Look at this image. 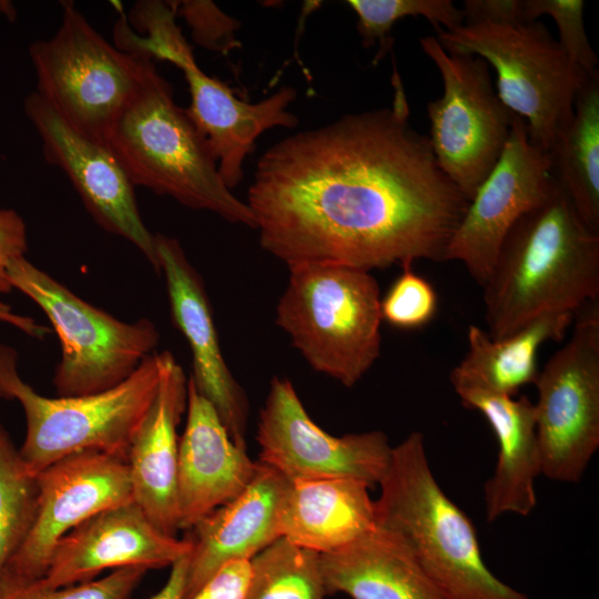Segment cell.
I'll use <instances>...</instances> for the list:
<instances>
[{
  "label": "cell",
  "instance_id": "277c9868",
  "mask_svg": "<svg viewBox=\"0 0 599 599\" xmlns=\"http://www.w3.org/2000/svg\"><path fill=\"white\" fill-rule=\"evenodd\" d=\"M134 186L255 229L246 202L221 179L207 144L153 59L105 142Z\"/></svg>",
  "mask_w": 599,
  "mask_h": 599
},
{
  "label": "cell",
  "instance_id": "4fadbf2b",
  "mask_svg": "<svg viewBox=\"0 0 599 599\" xmlns=\"http://www.w3.org/2000/svg\"><path fill=\"white\" fill-rule=\"evenodd\" d=\"M258 461L288 481L355 478L370 488L385 475L393 446L382 430L333 436L307 414L292 382L274 376L260 412Z\"/></svg>",
  "mask_w": 599,
  "mask_h": 599
},
{
  "label": "cell",
  "instance_id": "5b68a950",
  "mask_svg": "<svg viewBox=\"0 0 599 599\" xmlns=\"http://www.w3.org/2000/svg\"><path fill=\"white\" fill-rule=\"evenodd\" d=\"M132 16L145 35L134 33L128 20L121 18L114 27L115 45L167 61L183 72L191 97L185 111L205 140L224 184L234 189L243 180L244 161L257 138L276 126L298 124V118L287 110L297 97L296 90L282 87L256 103L242 101L226 83L197 65L192 47L175 22L170 1L139 2Z\"/></svg>",
  "mask_w": 599,
  "mask_h": 599
},
{
  "label": "cell",
  "instance_id": "8d00e7d4",
  "mask_svg": "<svg viewBox=\"0 0 599 599\" xmlns=\"http://www.w3.org/2000/svg\"><path fill=\"white\" fill-rule=\"evenodd\" d=\"M187 564L189 555L176 560L166 582L151 599H184Z\"/></svg>",
  "mask_w": 599,
  "mask_h": 599
},
{
  "label": "cell",
  "instance_id": "e0dca14e",
  "mask_svg": "<svg viewBox=\"0 0 599 599\" xmlns=\"http://www.w3.org/2000/svg\"><path fill=\"white\" fill-rule=\"evenodd\" d=\"M154 237L172 319L191 351L189 379L214 407L234 444L246 449L247 397L226 365L203 280L175 237L160 233Z\"/></svg>",
  "mask_w": 599,
  "mask_h": 599
},
{
  "label": "cell",
  "instance_id": "4dcf8cb0",
  "mask_svg": "<svg viewBox=\"0 0 599 599\" xmlns=\"http://www.w3.org/2000/svg\"><path fill=\"white\" fill-rule=\"evenodd\" d=\"M437 301L430 283L413 272L412 266H405L380 298L382 318L397 328H418L434 318Z\"/></svg>",
  "mask_w": 599,
  "mask_h": 599
},
{
  "label": "cell",
  "instance_id": "7402d4cb",
  "mask_svg": "<svg viewBox=\"0 0 599 599\" xmlns=\"http://www.w3.org/2000/svg\"><path fill=\"white\" fill-rule=\"evenodd\" d=\"M453 387L464 406L483 414L498 443L495 471L484 485L486 520L530 515L537 505L535 480L541 474L534 403L475 385Z\"/></svg>",
  "mask_w": 599,
  "mask_h": 599
},
{
  "label": "cell",
  "instance_id": "2e32d148",
  "mask_svg": "<svg viewBox=\"0 0 599 599\" xmlns=\"http://www.w3.org/2000/svg\"><path fill=\"white\" fill-rule=\"evenodd\" d=\"M23 110L44 159L64 172L92 219L132 243L160 273L155 237L142 221L135 186L108 145L69 125L35 91L24 99Z\"/></svg>",
  "mask_w": 599,
  "mask_h": 599
},
{
  "label": "cell",
  "instance_id": "3957f363",
  "mask_svg": "<svg viewBox=\"0 0 599 599\" xmlns=\"http://www.w3.org/2000/svg\"><path fill=\"white\" fill-rule=\"evenodd\" d=\"M378 485L376 525L403 540L443 599H530L484 562L471 520L433 475L422 433L393 446Z\"/></svg>",
  "mask_w": 599,
  "mask_h": 599
},
{
  "label": "cell",
  "instance_id": "6da1fadb",
  "mask_svg": "<svg viewBox=\"0 0 599 599\" xmlns=\"http://www.w3.org/2000/svg\"><path fill=\"white\" fill-rule=\"evenodd\" d=\"M393 84L390 106L294 133L258 159L246 204L261 247L287 267L446 262L468 201L412 126L395 67Z\"/></svg>",
  "mask_w": 599,
  "mask_h": 599
},
{
  "label": "cell",
  "instance_id": "8fae6325",
  "mask_svg": "<svg viewBox=\"0 0 599 599\" xmlns=\"http://www.w3.org/2000/svg\"><path fill=\"white\" fill-rule=\"evenodd\" d=\"M435 63L443 94L428 102V136L443 172L469 202L498 162L516 114L495 90L487 62L444 49L436 37L419 39Z\"/></svg>",
  "mask_w": 599,
  "mask_h": 599
},
{
  "label": "cell",
  "instance_id": "ffe728a7",
  "mask_svg": "<svg viewBox=\"0 0 599 599\" xmlns=\"http://www.w3.org/2000/svg\"><path fill=\"white\" fill-rule=\"evenodd\" d=\"M186 422L179 440L176 505L180 529L242 494L257 460L231 439L214 407L187 380Z\"/></svg>",
  "mask_w": 599,
  "mask_h": 599
},
{
  "label": "cell",
  "instance_id": "484cf974",
  "mask_svg": "<svg viewBox=\"0 0 599 599\" xmlns=\"http://www.w3.org/2000/svg\"><path fill=\"white\" fill-rule=\"evenodd\" d=\"M552 173L581 220L599 232V72L575 99L570 119L548 151Z\"/></svg>",
  "mask_w": 599,
  "mask_h": 599
},
{
  "label": "cell",
  "instance_id": "d4e9b609",
  "mask_svg": "<svg viewBox=\"0 0 599 599\" xmlns=\"http://www.w3.org/2000/svg\"><path fill=\"white\" fill-rule=\"evenodd\" d=\"M573 315H546L500 339H491L481 327L469 325L468 349L450 372L451 385H475L514 396L524 385L535 383L539 348L548 341L561 339Z\"/></svg>",
  "mask_w": 599,
  "mask_h": 599
},
{
  "label": "cell",
  "instance_id": "ba28073f",
  "mask_svg": "<svg viewBox=\"0 0 599 599\" xmlns=\"http://www.w3.org/2000/svg\"><path fill=\"white\" fill-rule=\"evenodd\" d=\"M53 35L32 42L37 93L73 129L105 143L152 57L111 44L72 1Z\"/></svg>",
  "mask_w": 599,
  "mask_h": 599
},
{
  "label": "cell",
  "instance_id": "cb8c5ba5",
  "mask_svg": "<svg viewBox=\"0 0 599 599\" xmlns=\"http://www.w3.org/2000/svg\"><path fill=\"white\" fill-rule=\"evenodd\" d=\"M370 487L355 478L290 481L281 537L317 554L336 550L376 527Z\"/></svg>",
  "mask_w": 599,
  "mask_h": 599
},
{
  "label": "cell",
  "instance_id": "d6986e66",
  "mask_svg": "<svg viewBox=\"0 0 599 599\" xmlns=\"http://www.w3.org/2000/svg\"><path fill=\"white\" fill-rule=\"evenodd\" d=\"M257 463L242 494L191 528L184 599H191L229 561L251 560L281 538L280 516L290 481Z\"/></svg>",
  "mask_w": 599,
  "mask_h": 599
},
{
  "label": "cell",
  "instance_id": "5bb4252c",
  "mask_svg": "<svg viewBox=\"0 0 599 599\" xmlns=\"http://www.w3.org/2000/svg\"><path fill=\"white\" fill-rule=\"evenodd\" d=\"M37 483L34 518L3 570L0 593L42 579L62 537L100 511L133 500L126 461L94 450L51 464Z\"/></svg>",
  "mask_w": 599,
  "mask_h": 599
},
{
  "label": "cell",
  "instance_id": "44dd1931",
  "mask_svg": "<svg viewBox=\"0 0 599 599\" xmlns=\"http://www.w3.org/2000/svg\"><path fill=\"white\" fill-rule=\"evenodd\" d=\"M161 356L159 386L132 439L126 464L133 500L161 532L176 537L177 427L186 412L189 379L169 351Z\"/></svg>",
  "mask_w": 599,
  "mask_h": 599
},
{
  "label": "cell",
  "instance_id": "ac0fdd59",
  "mask_svg": "<svg viewBox=\"0 0 599 599\" xmlns=\"http://www.w3.org/2000/svg\"><path fill=\"white\" fill-rule=\"evenodd\" d=\"M191 547L187 538L161 532L132 500L100 511L62 537L37 582L60 588L91 581L106 569L171 567Z\"/></svg>",
  "mask_w": 599,
  "mask_h": 599
},
{
  "label": "cell",
  "instance_id": "7a4b0ae2",
  "mask_svg": "<svg viewBox=\"0 0 599 599\" xmlns=\"http://www.w3.org/2000/svg\"><path fill=\"white\" fill-rule=\"evenodd\" d=\"M483 288L491 339L546 315L575 314L599 300V232L557 186L511 226Z\"/></svg>",
  "mask_w": 599,
  "mask_h": 599
},
{
  "label": "cell",
  "instance_id": "d6a6232c",
  "mask_svg": "<svg viewBox=\"0 0 599 599\" xmlns=\"http://www.w3.org/2000/svg\"><path fill=\"white\" fill-rule=\"evenodd\" d=\"M170 3L175 16L186 20L193 40L199 45L223 54L241 45L235 35L240 22L223 12L214 2L187 0Z\"/></svg>",
  "mask_w": 599,
  "mask_h": 599
},
{
  "label": "cell",
  "instance_id": "9c48e42d",
  "mask_svg": "<svg viewBox=\"0 0 599 599\" xmlns=\"http://www.w3.org/2000/svg\"><path fill=\"white\" fill-rule=\"evenodd\" d=\"M436 32L446 51L477 55L495 69L498 97L525 120L530 141L549 151L591 74L570 60L548 29L530 21L464 24Z\"/></svg>",
  "mask_w": 599,
  "mask_h": 599
},
{
  "label": "cell",
  "instance_id": "f35d334b",
  "mask_svg": "<svg viewBox=\"0 0 599 599\" xmlns=\"http://www.w3.org/2000/svg\"><path fill=\"white\" fill-rule=\"evenodd\" d=\"M0 16L4 17L9 21H13L17 17V9L14 4L9 0H0Z\"/></svg>",
  "mask_w": 599,
  "mask_h": 599
},
{
  "label": "cell",
  "instance_id": "1f68e13d",
  "mask_svg": "<svg viewBox=\"0 0 599 599\" xmlns=\"http://www.w3.org/2000/svg\"><path fill=\"white\" fill-rule=\"evenodd\" d=\"M146 569L125 567L103 578L60 587L45 588L37 581L0 593V599H130Z\"/></svg>",
  "mask_w": 599,
  "mask_h": 599
},
{
  "label": "cell",
  "instance_id": "f1b7e54d",
  "mask_svg": "<svg viewBox=\"0 0 599 599\" xmlns=\"http://www.w3.org/2000/svg\"><path fill=\"white\" fill-rule=\"evenodd\" d=\"M357 16L356 28L365 49L378 43L374 64L392 49L393 26L405 17H423L436 31L454 30L465 23L461 9L450 0H348Z\"/></svg>",
  "mask_w": 599,
  "mask_h": 599
},
{
  "label": "cell",
  "instance_id": "e575fe53",
  "mask_svg": "<svg viewBox=\"0 0 599 599\" xmlns=\"http://www.w3.org/2000/svg\"><path fill=\"white\" fill-rule=\"evenodd\" d=\"M28 250L27 226L12 209H0V294L11 292L7 268L11 261L24 256Z\"/></svg>",
  "mask_w": 599,
  "mask_h": 599
},
{
  "label": "cell",
  "instance_id": "52a82bcc",
  "mask_svg": "<svg viewBox=\"0 0 599 599\" xmlns=\"http://www.w3.org/2000/svg\"><path fill=\"white\" fill-rule=\"evenodd\" d=\"M276 306V324L316 372L353 387L382 349L380 291L367 271L303 264Z\"/></svg>",
  "mask_w": 599,
  "mask_h": 599
},
{
  "label": "cell",
  "instance_id": "74e56055",
  "mask_svg": "<svg viewBox=\"0 0 599 599\" xmlns=\"http://www.w3.org/2000/svg\"><path fill=\"white\" fill-rule=\"evenodd\" d=\"M0 322L8 323L9 325L20 329L24 334L35 337L43 338L48 333V328L41 325H38L35 321L28 316H22L16 314L11 306L0 301Z\"/></svg>",
  "mask_w": 599,
  "mask_h": 599
},
{
  "label": "cell",
  "instance_id": "4316f807",
  "mask_svg": "<svg viewBox=\"0 0 599 599\" xmlns=\"http://www.w3.org/2000/svg\"><path fill=\"white\" fill-rule=\"evenodd\" d=\"M317 555L278 538L251 559L245 599H325Z\"/></svg>",
  "mask_w": 599,
  "mask_h": 599
},
{
  "label": "cell",
  "instance_id": "603a6c76",
  "mask_svg": "<svg viewBox=\"0 0 599 599\" xmlns=\"http://www.w3.org/2000/svg\"><path fill=\"white\" fill-rule=\"evenodd\" d=\"M326 596L352 599H443L394 532L378 527L352 542L317 555Z\"/></svg>",
  "mask_w": 599,
  "mask_h": 599
},
{
  "label": "cell",
  "instance_id": "8992f818",
  "mask_svg": "<svg viewBox=\"0 0 599 599\" xmlns=\"http://www.w3.org/2000/svg\"><path fill=\"white\" fill-rule=\"evenodd\" d=\"M17 364V352L0 343V397L17 399L23 408L27 432L19 454L31 473L87 450L126 461L159 386L161 353L145 357L131 376L108 390L71 397L38 394L20 377Z\"/></svg>",
  "mask_w": 599,
  "mask_h": 599
},
{
  "label": "cell",
  "instance_id": "83f0119b",
  "mask_svg": "<svg viewBox=\"0 0 599 599\" xmlns=\"http://www.w3.org/2000/svg\"><path fill=\"white\" fill-rule=\"evenodd\" d=\"M37 497V475L28 469L0 423V581L31 528Z\"/></svg>",
  "mask_w": 599,
  "mask_h": 599
},
{
  "label": "cell",
  "instance_id": "30bf717a",
  "mask_svg": "<svg viewBox=\"0 0 599 599\" xmlns=\"http://www.w3.org/2000/svg\"><path fill=\"white\" fill-rule=\"evenodd\" d=\"M12 288L32 300L47 315L61 344L53 385L57 396L108 390L131 376L160 341L146 318L122 322L83 301L24 256L11 261Z\"/></svg>",
  "mask_w": 599,
  "mask_h": 599
},
{
  "label": "cell",
  "instance_id": "9a60e30c",
  "mask_svg": "<svg viewBox=\"0 0 599 599\" xmlns=\"http://www.w3.org/2000/svg\"><path fill=\"white\" fill-rule=\"evenodd\" d=\"M557 186L548 151L530 141L525 120L516 114L498 162L468 202L446 261L461 262L483 286L511 226Z\"/></svg>",
  "mask_w": 599,
  "mask_h": 599
},
{
  "label": "cell",
  "instance_id": "f546056e",
  "mask_svg": "<svg viewBox=\"0 0 599 599\" xmlns=\"http://www.w3.org/2000/svg\"><path fill=\"white\" fill-rule=\"evenodd\" d=\"M583 9L582 0H525L527 20L549 16L558 29L561 49L575 64L592 74L598 71V58L586 32Z\"/></svg>",
  "mask_w": 599,
  "mask_h": 599
},
{
  "label": "cell",
  "instance_id": "836d02e7",
  "mask_svg": "<svg viewBox=\"0 0 599 599\" xmlns=\"http://www.w3.org/2000/svg\"><path fill=\"white\" fill-rule=\"evenodd\" d=\"M251 579V560H232L225 564L191 599H245Z\"/></svg>",
  "mask_w": 599,
  "mask_h": 599
},
{
  "label": "cell",
  "instance_id": "d590c367",
  "mask_svg": "<svg viewBox=\"0 0 599 599\" xmlns=\"http://www.w3.org/2000/svg\"><path fill=\"white\" fill-rule=\"evenodd\" d=\"M464 24H519L530 22L526 18L525 0H465L461 9Z\"/></svg>",
  "mask_w": 599,
  "mask_h": 599
},
{
  "label": "cell",
  "instance_id": "7c38bea8",
  "mask_svg": "<svg viewBox=\"0 0 599 599\" xmlns=\"http://www.w3.org/2000/svg\"><path fill=\"white\" fill-rule=\"evenodd\" d=\"M569 341L535 380L541 474L578 483L599 447V300L573 315Z\"/></svg>",
  "mask_w": 599,
  "mask_h": 599
}]
</instances>
